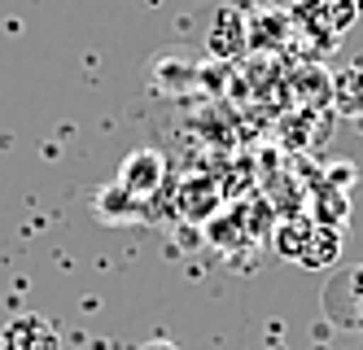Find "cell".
<instances>
[{
  "label": "cell",
  "mask_w": 363,
  "mask_h": 350,
  "mask_svg": "<svg viewBox=\"0 0 363 350\" xmlns=\"http://www.w3.org/2000/svg\"><path fill=\"white\" fill-rule=\"evenodd\" d=\"M320 307L337 329L363 333V263H350L342 272H333L320 289Z\"/></svg>",
  "instance_id": "obj_1"
},
{
  "label": "cell",
  "mask_w": 363,
  "mask_h": 350,
  "mask_svg": "<svg viewBox=\"0 0 363 350\" xmlns=\"http://www.w3.org/2000/svg\"><path fill=\"white\" fill-rule=\"evenodd\" d=\"M0 350H62V333L48 315L27 311L0 329Z\"/></svg>",
  "instance_id": "obj_2"
},
{
  "label": "cell",
  "mask_w": 363,
  "mask_h": 350,
  "mask_svg": "<svg viewBox=\"0 0 363 350\" xmlns=\"http://www.w3.org/2000/svg\"><path fill=\"white\" fill-rule=\"evenodd\" d=\"M162 180H167V158L158 149H136L132 158H123V167H118V188L132 193V197L158 193Z\"/></svg>",
  "instance_id": "obj_3"
},
{
  "label": "cell",
  "mask_w": 363,
  "mask_h": 350,
  "mask_svg": "<svg viewBox=\"0 0 363 350\" xmlns=\"http://www.w3.org/2000/svg\"><path fill=\"white\" fill-rule=\"evenodd\" d=\"M136 350H179V346L167 341V337H158V341H145V346H136Z\"/></svg>",
  "instance_id": "obj_4"
}]
</instances>
